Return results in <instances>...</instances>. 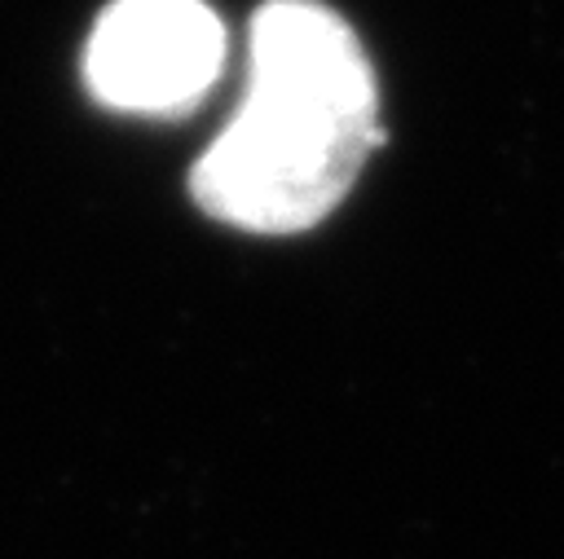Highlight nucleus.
Returning <instances> with one entry per match:
<instances>
[{
	"instance_id": "1",
	"label": "nucleus",
	"mask_w": 564,
	"mask_h": 559,
	"mask_svg": "<svg viewBox=\"0 0 564 559\" xmlns=\"http://www.w3.org/2000/svg\"><path fill=\"white\" fill-rule=\"evenodd\" d=\"M247 97L189 172L194 202L251 233L317 224L379 145L375 70L352 26L317 0L251 18Z\"/></svg>"
},
{
	"instance_id": "2",
	"label": "nucleus",
	"mask_w": 564,
	"mask_h": 559,
	"mask_svg": "<svg viewBox=\"0 0 564 559\" xmlns=\"http://www.w3.org/2000/svg\"><path fill=\"white\" fill-rule=\"evenodd\" d=\"M225 26L203 0H115L84 48L97 101L128 114H185L216 84Z\"/></svg>"
}]
</instances>
